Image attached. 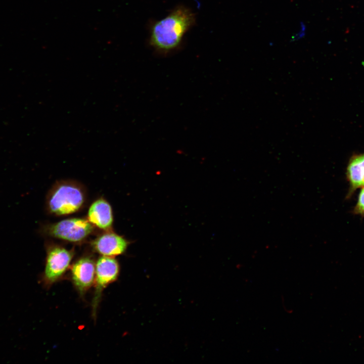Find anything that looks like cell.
I'll return each mask as SVG.
<instances>
[{
	"mask_svg": "<svg viewBox=\"0 0 364 364\" xmlns=\"http://www.w3.org/2000/svg\"><path fill=\"white\" fill-rule=\"evenodd\" d=\"M195 16L188 8L179 6L151 27L150 43L159 52L168 53L178 48L186 33L194 24Z\"/></svg>",
	"mask_w": 364,
	"mask_h": 364,
	"instance_id": "6da1fadb",
	"label": "cell"
},
{
	"mask_svg": "<svg viewBox=\"0 0 364 364\" xmlns=\"http://www.w3.org/2000/svg\"><path fill=\"white\" fill-rule=\"evenodd\" d=\"M85 199L84 191L76 184L63 182L57 184L47 198L49 210L56 215H66L77 211Z\"/></svg>",
	"mask_w": 364,
	"mask_h": 364,
	"instance_id": "7a4b0ae2",
	"label": "cell"
},
{
	"mask_svg": "<svg viewBox=\"0 0 364 364\" xmlns=\"http://www.w3.org/2000/svg\"><path fill=\"white\" fill-rule=\"evenodd\" d=\"M73 256L72 251L58 245L48 247L44 269L41 282L50 287L60 280L69 269Z\"/></svg>",
	"mask_w": 364,
	"mask_h": 364,
	"instance_id": "3957f363",
	"label": "cell"
},
{
	"mask_svg": "<svg viewBox=\"0 0 364 364\" xmlns=\"http://www.w3.org/2000/svg\"><path fill=\"white\" fill-rule=\"evenodd\" d=\"M120 272L118 261L113 257L102 256L96 264L95 293L93 299V316H96L97 308L104 289L117 280Z\"/></svg>",
	"mask_w": 364,
	"mask_h": 364,
	"instance_id": "277c9868",
	"label": "cell"
},
{
	"mask_svg": "<svg viewBox=\"0 0 364 364\" xmlns=\"http://www.w3.org/2000/svg\"><path fill=\"white\" fill-rule=\"evenodd\" d=\"M93 231L92 223L85 219H64L49 226L48 232L54 237L72 242H78Z\"/></svg>",
	"mask_w": 364,
	"mask_h": 364,
	"instance_id": "5b68a950",
	"label": "cell"
},
{
	"mask_svg": "<svg viewBox=\"0 0 364 364\" xmlns=\"http://www.w3.org/2000/svg\"><path fill=\"white\" fill-rule=\"evenodd\" d=\"M96 263L89 257H83L76 260L71 267L72 283L78 292L84 294L94 284Z\"/></svg>",
	"mask_w": 364,
	"mask_h": 364,
	"instance_id": "8992f818",
	"label": "cell"
},
{
	"mask_svg": "<svg viewBox=\"0 0 364 364\" xmlns=\"http://www.w3.org/2000/svg\"><path fill=\"white\" fill-rule=\"evenodd\" d=\"M129 242L113 233H107L98 237L93 242L95 250L103 256L113 257L124 253Z\"/></svg>",
	"mask_w": 364,
	"mask_h": 364,
	"instance_id": "52a82bcc",
	"label": "cell"
},
{
	"mask_svg": "<svg viewBox=\"0 0 364 364\" xmlns=\"http://www.w3.org/2000/svg\"><path fill=\"white\" fill-rule=\"evenodd\" d=\"M88 219L90 222L101 229H109L113 222L112 209L110 204L103 199L95 201L89 208Z\"/></svg>",
	"mask_w": 364,
	"mask_h": 364,
	"instance_id": "ba28073f",
	"label": "cell"
},
{
	"mask_svg": "<svg viewBox=\"0 0 364 364\" xmlns=\"http://www.w3.org/2000/svg\"><path fill=\"white\" fill-rule=\"evenodd\" d=\"M346 176L349 184V195L364 187V153L353 156L349 161Z\"/></svg>",
	"mask_w": 364,
	"mask_h": 364,
	"instance_id": "9c48e42d",
	"label": "cell"
},
{
	"mask_svg": "<svg viewBox=\"0 0 364 364\" xmlns=\"http://www.w3.org/2000/svg\"><path fill=\"white\" fill-rule=\"evenodd\" d=\"M354 212L356 214L364 216V187H362L359 193Z\"/></svg>",
	"mask_w": 364,
	"mask_h": 364,
	"instance_id": "30bf717a",
	"label": "cell"
},
{
	"mask_svg": "<svg viewBox=\"0 0 364 364\" xmlns=\"http://www.w3.org/2000/svg\"><path fill=\"white\" fill-rule=\"evenodd\" d=\"M301 27V31L298 32V33L295 35V36H293L291 40H298L299 39H300L305 35L306 30L305 25L304 24H302Z\"/></svg>",
	"mask_w": 364,
	"mask_h": 364,
	"instance_id": "8fae6325",
	"label": "cell"
}]
</instances>
